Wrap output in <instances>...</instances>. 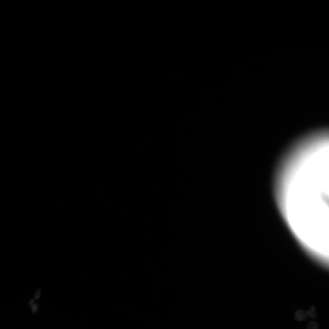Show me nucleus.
I'll use <instances>...</instances> for the list:
<instances>
[{
  "instance_id": "nucleus-1",
  "label": "nucleus",
  "mask_w": 329,
  "mask_h": 329,
  "mask_svg": "<svg viewBox=\"0 0 329 329\" xmlns=\"http://www.w3.org/2000/svg\"><path fill=\"white\" fill-rule=\"evenodd\" d=\"M308 317V310L299 309L296 311L295 314V319L298 321L306 320Z\"/></svg>"
},
{
  "instance_id": "nucleus-2",
  "label": "nucleus",
  "mask_w": 329,
  "mask_h": 329,
  "mask_svg": "<svg viewBox=\"0 0 329 329\" xmlns=\"http://www.w3.org/2000/svg\"><path fill=\"white\" fill-rule=\"evenodd\" d=\"M308 316L311 319H315L317 318L316 309L314 306L311 307L308 311Z\"/></svg>"
},
{
  "instance_id": "nucleus-3",
  "label": "nucleus",
  "mask_w": 329,
  "mask_h": 329,
  "mask_svg": "<svg viewBox=\"0 0 329 329\" xmlns=\"http://www.w3.org/2000/svg\"><path fill=\"white\" fill-rule=\"evenodd\" d=\"M307 329H319V326L316 322L310 321L308 324Z\"/></svg>"
},
{
  "instance_id": "nucleus-4",
  "label": "nucleus",
  "mask_w": 329,
  "mask_h": 329,
  "mask_svg": "<svg viewBox=\"0 0 329 329\" xmlns=\"http://www.w3.org/2000/svg\"><path fill=\"white\" fill-rule=\"evenodd\" d=\"M31 307L32 313L34 314L36 313L38 309V305L37 303H34Z\"/></svg>"
},
{
  "instance_id": "nucleus-5",
  "label": "nucleus",
  "mask_w": 329,
  "mask_h": 329,
  "mask_svg": "<svg viewBox=\"0 0 329 329\" xmlns=\"http://www.w3.org/2000/svg\"><path fill=\"white\" fill-rule=\"evenodd\" d=\"M41 291L40 289H38L37 291L36 292L34 296V299L35 300L39 298L41 294Z\"/></svg>"
},
{
  "instance_id": "nucleus-6",
  "label": "nucleus",
  "mask_w": 329,
  "mask_h": 329,
  "mask_svg": "<svg viewBox=\"0 0 329 329\" xmlns=\"http://www.w3.org/2000/svg\"><path fill=\"white\" fill-rule=\"evenodd\" d=\"M35 300V299H31V300H30L28 303V306H32V305L34 303Z\"/></svg>"
}]
</instances>
